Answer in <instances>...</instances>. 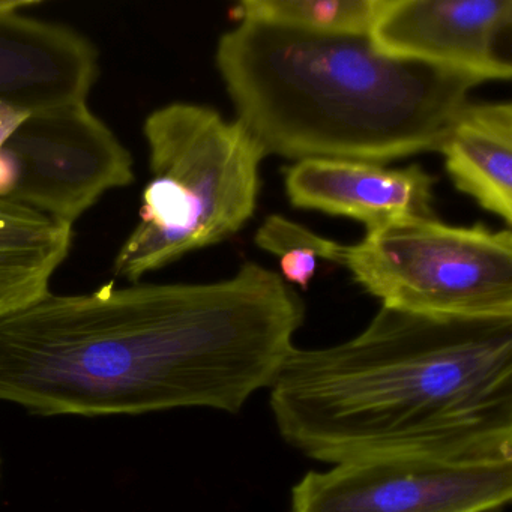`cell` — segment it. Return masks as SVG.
<instances>
[{
    "label": "cell",
    "instance_id": "4fadbf2b",
    "mask_svg": "<svg viewBox=\"0 0 512 512\" xmlns=\"http://www.w3.org/2000/svg\"><path fill=\"white\" fill-rule=\"evenodd\" d=\"M254 241L257 247L278 257L281 278L302 290L310 287L317 260L343 266L347 247L281 215H269L257 230Z\"/></svg>",
    "mask_w": 512,
    "mask_h": 512
},
{
    "label": "cell",
    "instance_id": "30bf717a",
    "mask_svg": "<svg viewBox=\"0 0 512 512\" xmlns=\"http://www.w3.org/2000/svg\"><path fill=\"white\" fill-rule=\"evenodd\" d=\"M436 178L421 166L388 169L349 160H302L287 167L284 188L295 208L350 218L367 230L433 217Z\"/></svg>",
    "mask_w": 512,
    "mask_h": 512
},
{
    "label": "cell",
    "instance_id": "8fae6325",
    "mask_svg": "<svg viewBox=\"0 0 512 512\" xmlns=\"http://www.w3.org/2000/svg\"><path fill=\"white\" fill-rule=\"evenodd\" d=\"M436 152L461 193L512 224L511 103L467 104L446 131Z\"/></svg>",
    "mask_w": 512,
    "mask_h": 512
},
{
    "label": "cell",
    "instance_id": "8992f818",
    "mask_svg": "<svg viewBox=\"0 0 512 512\" xmlns=\"http://www.w3.org/2000/svg\"><path fill=\"white\" fill-rule=\"evenodd\" d=\"M134 178L130 151L88 103L40 112L0 103V200L74 224Z\"/></svg>",
    "mask_w": 512,
    "mask_h": 512
},
{
    "label": "cell",
    "instance_id": "7c38bea8",
    "mask_svg": "<svg viewBox=\"0 0 512 512\" xmlns=\"http://www.w3.org/2000/svg\"><path fill=\"white\" fill-rule=\"evenodd\" d=\"M380 0H244L235 22H256L316 34L370 35Z\"/></svg>",
    "mask_w": 512,
    "mask_h": 512
},
{
    "label": "cell",
    "instance_id": "3957f363",
    "mask_svg": "<svg viewBox=\"0 0 512 512\" xmlns=\"http://www.w3.org/2000/svg\"><path fill=\"white\" fill-rule=\"evenodd\" d=\"M215 64L266 155L382 164L436 151L481 83L383 55L368 35L241 22Z\"/></svg>",
    "mask_w": 512,
    "mask_h": 512
},
{
    "label": "cell",
    "instance_id": "277c9868",
    "mask_svg": "<svg viewBox=\"0 0 512 512\" xmlns=\"http://www.w3.org/2000/svg\"><path fill=\"white\" fill-rule=\"evenodd\" d=\"M143 134L151 178L112 269L130 283L238 233L256 211L268 157L238 119L200 104L154 110Z\"/></svg>",
    "mask_w": 512,
    "mask_h": 512
},
{
    "label": "cell",
    "instance_id": "7a4b0ae2",
    "mask_svg": "<svg viewBox=\"0 0 512 512\" xmlns=\"http://www.w3.org/2000/svg\"><path fill=\"white\" fill-rule=\"evenodd\" d=\"M269 404L284 442L323 463L380 454L512 457V319L382 307L344 343L295 347Z\"/></svg>",
    "mask_w": 512,
    "mask_h": 512
},
{
    "label": "cell",
    "instance_id": "ba28073f",
    "mask_svg": "<svg viewBox=\"0 0 512 512\" xmlns=\"http://www.w3.org/2000/svg\"><path fill=\"white\" fill-rule=\"evenodd\" d=\"M512 0H380L371 43L383 55L430 65L479 83L508 82L499 53Z\"/></svg>",
    "mask_w": 512,
    "mask_h": 512
},
{
    "label": "cell",
    "instance_id": "52a82bcc",
    "mask_svg": "<svg viewBox=\"0 0 512 512\" xmlns=\"http://www.w3.org/2000/svg\"><path fill=\"white\" fill-rule=\"evenodd\" d=\"M512 499V457L380 454L310 470L290 512H499Z\"/></svg>",
    "mask_w": 512,
    "mask_h": 512
},
{
    "label": "cell",
    "instance_id": "5b68a950",
    "mask_svg": "<svg viewBox=\"0 0 512 512\" xmlns=\"http://www.w3.org/2000/svg\"><path fill=\"white\" fill-rule=\"evenodd\" d=\"M344 268L382 307L439 319H512V233L436 218L395 221L347 245Z\"/></svg>",
    "mask_w": 512,
    "mask_h": 512
},
{
    "label": "cell",
    "instance_id": "6da1fadb",
    "mask_svg": "<svg viewBox=\"0 0 512 512\" xmlns=\"http://www.w3.org/2000/svg\"><path fill=\"white\" fill-rule=\"evenodd\" d=\"M305 320L280 274L244 263L215 283H110L0 317V401L40 416L241 412L269 389Z\"/></svg>",
    "mask_w": 512,
    "mask_h": 512
},
{
    "label": "cell",
    "instance_id": "9c48e42d",
    "mask_svg": "<svg viewBox=\"0 0 512 512\" xmlns=\"http://www.w3.org/2000/svg\"><path fill=\"white\" fill-rule=\"evenodd\" d=\"M34 0H0V103L31 112L88 103L98 50L61 23L29 16Z\"/></svg>",
    "mask_w": 512,
    "mask_h": 512
}]
</instances>
